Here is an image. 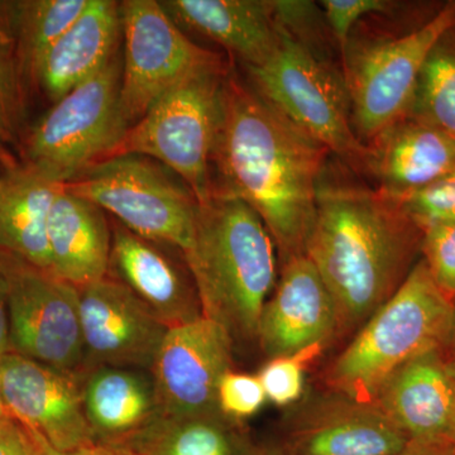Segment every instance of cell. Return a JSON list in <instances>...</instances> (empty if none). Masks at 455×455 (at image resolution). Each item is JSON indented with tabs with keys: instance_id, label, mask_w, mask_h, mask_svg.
I'll return each instance as SVG.
<instances>
[{
	"instance_id": "cell-1",
	"label": "cell",
	"mask_w": 455,
	"mask_h": 455,
	"mask_svg": "<svg viewBox=\"0 0 455 455\" xmlns=\"http://www.w3.org/2000/svg\"><path fill=\"white\" fill-rule=\"evenodd\" d=\"M329 154L230 68L212 160L214 196L259 215L281 263L307 252Z\"/></svg>"
},
{
	"instance_id": "cell-2",
	"label": "cell",
	"mask_w": 455,
	"mask_h": 455,
	"mask_svg": "<svg viewBox=\"0 0 455 455\" xmlns=\"http://www.w3.org/2000/svg\"><path fill=\"white\" fill-rule=\"evenodd\" d=\"M423 229L379 188L323 185L307 244L333 296L339 334L358 331L421 259Z\"/></svg>"
},
{
	"instance_id": "cell-3",
	"label": "cell",
	"mask_w": 455,
	"mask_h": 455,
	"mask_svg": "<svg viewBox=\"0 0 455 455\" xmlns=\"http://www.w3.org/2000/svg\"><path fill=\"white\" fill-rule=\"evenodd\" d=\"M277 248L251 206L227 196L200 205L185 259L203 316L223 326L235 346L257 344L263 307L278 280Z\"/></svg>"
},
{
	"instance_id": "cell-4",
	"label": "cell",
	"mask_w": 455,
	"mask_h": 455,
	"mask_svg": "<svg viewBox=\"0 0 455 455\" xmlns=\"http://www.w3.org/2000/svg\"><path fill=\"white\" fill-rule=\"evenodd\" d=\"M453 311L454 301L419 259L390 300L325 368V385L331 392L372 403L398 368L433 350H444Z\"/></svg>"
},
{
	"instance_id": "cell-5",
	"label": "cell",
	"mask_w": 455,
	"mask_h": 455,
	"mask_svg": "<svg viewBox=\"0 0 455 455\" xmlns=\"http://www.w3.org/2000/svg\"><path fill=\"white\" fill-rule=\"evenodd\" d=\"M277 49L267 61L247 66L245 80L254 92L331 154L361 173H368L371 151L358 139L343 73L309 44L283 27Z\"/></svg>"
},
{
	"instance_id": "cell-6",
	"label": "cell",
	"mask_w": 455,
	"mask_h": 455,
	"mask_svg": "<svg viewBox=\"0 0 455 455\" xmlns=\"http://www.w3.org/2000/svg\"><path fill=\"white\" fill-rule=\"evenodd\" d=\"M226 61L188 75L125 134L119 154L146 156L172 171L204 205L214 196L212 160L223 116Z\"/></svg>"
},
{
	"instance_id": "cell-7",
	"label": "cell",
	"mask_w": 455,
	"mask_h": 455,
	"mask_svg": "<svg viewBox=\"0 0 455 455\" xmlns=\"http://www.w3.org/2000/svg\"><path fill=\"white\" fill-rule=\"evenodd\" d=\"M65 187L97 204L136 235L182 253L193 247L200 204L176 173L152 158L114 155Z\"/></svg>"
},
{
	"instance_id": "cell-8",
	"label": "cell",
	"mask_w": 455,
	"mask_h": 455,
	"mask_svg": "<svg viewBox=\"0 0 455 455\" xmlns=\"http://www.w3.org/2000/svg\"><path fill=\"white\" fill-rule=\"evenodd\" d=\"M455 27V0L403 35L349 40L343 76L358 139L367 145L410 112L425 61L443 35Z\"/></svg>"
},
{
	"instance_id": "cell-9",
	"label": "cell",
	"mask_w": 455,
	"mask_h": 455,
	"mask_svg": "<svg viewBox=\"0 0 455 455\" xmlns=\"http://www.w3.org/2000/svg\"><path fill=\"white\" fill-rule=\"evenodd\" d=\"M122 52L53 104L25 137V163L70 181L118 152L130 124L121 106Z\"/></svg>"
},
{
	"instance_id": "cell-10",
	"label": "cell",
	"mask_w": 455,
	"mask_h": 455,
	"mask_svg": "<svg viewBox=\"0 0 455 455\" xmlns=\"http://www.w3.org/2000/svg\"><path fill=\"white\" fill-rule=\"evenodd\" d=\"M0 269L7 283L12 352L85 374L77 287L2 250Z\"/></svg>"
},
{
	"instance_id": "cell-11",
	"label": "cell",
	"mask_w": 455,
	"mask_h": 455,
	"mask_svg": "<svg viewBox=\"0 0 455 455\" xmlns=\"http://www.w3.org/2000/svg\"><path fill=\"white\" fill-rule=\"evenodd\" d=\"M121 18V106L130 128L173 85L224 61L191 41L157 0H124Z\"/></svg>"
},
{
	"instance_id": "cell-12",
	"label": "cell",
	"mask_w": 455,
	"mask_h": 455,
	"mask_svg": "<svg viewBox=\"0 0 455 455\" xmlns=\"http://www.w3.org/2000/svg\"><path fill=\"white\" fill-rule=\"evenodd\" d=\"M235 341L208 317L167 331L151 373L164 419L224 418L218 387L232 371Z\"/></svg>"
},
{
	"instance_id": "cell-13",
	"label": "cell",
	"mask_w": 455,
	"mask_h": 455,
	"mask_svg": "<svg viewBox=\"0 0 455 455\" xmlns=\"http://www.w3.org/2000/svg\"><path fill=\"white\" fill-rule=\"evenodd\" d=\"M0 379L7 414L51 447L70 451L98 443L84 411V374L11 352L0 357Z\"/></svg>"
},
{
	"instance_id": "cell-14",
	"label": "cell",
	"mask_w": 455,
	"mask_h": 455,
	"mask_svg": "<svg viewBox=\"0 0 455 455\" xmlns=\"http://www.w3.org/2000/svg\"><path fill=\"white\" fill-rule=\"evenodd\" d=\"M85 367L151 370L166 325L124 284L104 277L77 287Z\"/></svg>"
},
{
	"instance_id": "cell-15",
	"label": "cell",
	"mask_w": 455,
	"mask_h": 455,
	"mask_svg": "<svg viewBox=\"0 0 455 455\" xmlns=\"http://www.w3.org/2000/svg\"><path fill=\"white\" fill-rule=\"evenodd\" d=\"M337 334V305L313 262L307 254L284 260L260 315V350L269 359L298 357L309 362Z\"/></svg>"
},
{
	"instance_id": "cell-16",
	"label": "cell",
	"mask_w": 455,
	"mask_h": 455,
	"mask_svg": "<svg viewBox=\"0 0 455 455\" xmlns=\"http://www.w3.org/2000/svg\"><path fill=\"white\" fill-rule=\"evenodd\" d=\"M281 444L291 455H396L410 440L373 403L331 391L291 415Z\"/></svg>"
},
{
	"instance_id": "cell-17",
	"label": "cell",
	"mask_w": 455,
	"mask_h": 455,
	"mask_svg": "<svg viewBox=\"0 0 455 455\" xmlns=\"http://www.w3.org/2000/svg\"><path fill=\"white\" fill-rule=\"evenodd\" d=\"M110 224L113 241L108 277L128 287L169 329L203 317L184 253L136 235L113 218Z\"/></svg>"
},
{
	"instance_id": "cell-18",
	"label": "cell",
	"mask_w": 455,
	"mask_h": 455,
	"mask_svg": "<svg viewBox=\"0 0 455 455\" xmlns=\"http://www.w3.org/2000/svg\"><path fill=\"white\" fill-rule=\"evenodd\" d=\"M372 403L410 443L455 447V379L444 350H433L398 368Z\"/></svg>"
},
{
	"instance_id": "cell-19",
	"label": "cell",
	"mask_w": 455,
	"mask_h": 455,
	"mask_svg": "<svg viewBox=\"0 0 455 455\" xmlns=\"http://www.w3.org/2000/svg\"><path fill=\"white\" fill-rule=\"evenodd\" d=\"M368 173L386 196H405L455 169V140L435 125L403 116L367 143Z\"/></svg>"
},
{
	"instance_id": "cell-20",
	"label": "cell",
	"mask_w": 455,
	"mask_h": 455,
	"mask_svg": "<svg viewBox=\"0 0 455 455\" xmlns=\"http://www.w3.org/2000/svg\"><path fill=\"white\" fill-rule=\"evenodd\" d=\"M185 33L215 42L244 68L267 61L280 41L274 2L266 0H163Z\"/></svg>"
},
{
	"instance_id": "cell-21",
	"label": "cell",
	"mask_w": 455,
	"mask_h": 455,
	"mask_svg": "<svg viewBox=\"0 0 455 455\" xmlns=\"http://www.w3.org/2000/svg\"><path fill=\"white\" fill-rule=\"evenodd\" d=\"M121 3L89 0L85 9L47 51L36 76L51 103L86 82L121 52Z\"/></svg>"
},
{
	"instance_id": "cell-22",
	"label": "cell",
	"mask_w": 455,
	"mask_h": 455,
	"mask_svg": "<svg viewBox=\"0 0 455 455\" xmlns=\"http://www.w3.org/2000/svg\"><path fill=\"white\" fill-rule=\"evenodd\" d=\"M84 411L98 442L128 445L163 420L149 371L98 367L84 374Z\"/></svg>"
},
{
	"instance_id": "cell-23",
	"label": "cell",
	"mask_w": 455,
	"mask_h": 455,
	"mask_svg": "<svg viewBox=\"0 0 455 455\" xmlns=\"http://www.w3.org/2000/svg\"><path fill=\"white\" fill-rule=\"evenodd\" d=\"M51 272L85 286L108 276L112 252V224L107 212L65 187L52 204L47 226Z\"/></svg>"
},
{
	"instance_id": "cell-24",
	"label": "cell",
	"mask_w": 455,
	"mask_h": 455,
	"mask_svg": "<svg viewBox=\"0 0 455 455\" xmlns=\"http://www.w3.org/2000/svg\"><path fill=\"white\" fill-rule=\"evenodd\" d=\"M64 185L27 163L0 171V250L51 271L47 226Z\"/></svg>"
},
{
	"instance_id": "cell-25",
	"label": "cell",
	"mask_w": 455,
	"mask_h": 455,
	"mask_svg": "<svg viewBox=\"0 0 455 455\" xmlns=\"http://www.w3.org/2000/svg\"><path fill=\"white\" fill-rule=\"evenodd\" d=\"M89 0H17L13 25L18 60L27 90L36 86L42 60L82 14Z\"/></svg>"
},
{
	"instance_id": "cell-26",
	"label": "cell",
	"mask_w": 455,
	"mask_h": 455,
	"mask_svg": "<svg viewBox=\"0 0 455 455\" xmlns=\"http://www.w3.org/2000/svg\"><path fill=\"white\" fill-rule=\"evenodd\" d=\"M140 443L146 455H239L245 444L226 418L163 419Z\"/></svg>"
},
{
	"instance_id": "cell-27",
	"label": "cell",
	"mask_w": 455,
	"mask_h": 455,
	"mask_svg": "<svg viewBox=\"0 0 455 455\" xmlns=\"http://www.w3.org/2000/svg\"><path fill=\"white\" fill-rule=\"evenodd\" d=\"M409 116L455 140V27L440 37L427 56Z\"/></svg>"
},
{
	"instance_id": "cell-28",
	"label": "cell",
	"mask_w": 455,
	"mask_h": 455,
	"mask_svg": "<svg viewBox=\"0 0 455 455\" xmlns=\"http://www.w3.org/2000/svg\"><path fill=\"white\" fill-rule=\"evenodd\" d=\"M26 88L18 60L13 25V2L0 0V139H20L26 119Z\"/></svg>"
},
{
	"instance_id": "cell-29",
	"label": "cell",
	"mask_w": 455,
	"mask_h": 455,
	"mask_svg": "<svg viewBox=\"0 0 455 455\" xmlns=\"http://www.w3.org/2000/svg\"><path fill=\"white\" fill-rule=\"evenodd\" d=\"M396 200L421 229L455 223V169Z\"/></svg>"
},
{
	"instance_id": "cell-30",
	"label": "cell",
	"mask_w": 455,
	"mask_h": 455,
	"mask_svg": "<svg viewBox=\"0 0 455 455\" xmlns=\"http://www.w3.org/2000/svg\"><path fill=\"white\" fill-rule=\"evenodd\" d=\"M421 259L434 283L455 301V223L423 229Z\"/></svg>"
},
{
	"instance_id": "cell-31",
	"label": "cell",
	"mask_w": 455,
	"mask_h": 455,
	"mask_svg": "<svg viewBox=\"0 0 455 455\" xmlns=\"http://www.w3.org/2000/svg\"><path fill=\"white\" fill-rule=\"evenodd\" d=\"M267 397L259 376L229 371L218 387V406L227 420L252 418L265 405Z\"/></svg>"
},
{
	"instance_id": "cell-32",
	"label": "cell",
	"mask_w": 455,
	"mask_h": 455,
	"mask_svg": "<svg viewBox=\"0 0 455 455\" xmlns=\"http://www.w3.org/2000/svg\"><path fill=\"white\" fill-rule=\"evenodd\" d=\"M305 359L271 358L259 376L267 401L277 406H289L300 400L305 390Z\"/></svg>"
},
{
	"instance_id": "cell-33",
	"label": "cell",
	"mask_w": 455,
	"mask_h": 455,
	"mask_svg": "<svg viewBox=\"0 0 455 455\" xmlns=\"http://www.w3.org/2000/svg\"><path fill=\"white\" fill-rule=\"evenodd\" d=\"M325 20L341 55L348 46L350 33L362 18L376 13H388L396 4L387 0H324Z\"/></svg>"
},
{
	"instance_id": "cell-34",
	"label": "cell",
	"mask_w": 455,
	"mask_h": 455,
	"mask_svg": "<svg viewBox=\"0 0 455 455\" xmlns=\"http://www.w3.org/2000/svg\"><path fill=\"white\" fill-rule=\"evenodd\" d=\"M0 455H41L37 440L12 416L0 418Z\"/></svg>"
},
{
	"instance_id": "cell-35",
	"label": "cell",
	"mask_w": 455,
	"mask_h": 455,
	"mask_svg": "<svg viewBox=\"0 0 455 455\" xmlns=\"http://www.w3.org/2000/svg\"><path fill=\"white\" fill-rule=\"evenodd\" d=\"M36 440H37L38 447H40L41 455H146L140 449L131 447V445H116L107 444V443H94L86 447L75 449L70 451H57V449L51 447L49 443L46 442L38 434L33 433Z\"/></svg>"
},
{
	"instance_id": "cell-36",
	"label": "cell",
	"mask_w": 455,
	"mask_h": 455,
	"mask_svg": "<svg viewBox=\"0 0 455 455\" xmlns=\"http://www.w3.org/2000/svg\"><path fill=\"white\" fill-rule=\"evenodd\" d=\"M11 352L7 283H5L4 275L0 269V357Z\"/></svg>"
},
{
	"instance_id": "cell-37",
	"label": "cell",
	"mask_w": 455,
	"mask_h": 455,
	"mask_svg": "<svg viewBox=\"0 0 455 455\" xmlns=\"http://www.w3.org/2000/svg\"><path fill=\"white\" fill-rule=\"evenodd\" d=\"M396 455H455V447H431L410 443L403 451Z\"/></svg>"
},
{
	"instance_id": "cell-38",
	"label": "cell",
	"mask_w": 455,
	"mask_h": 455,
	"mask_svg": "<svg viewBox=\"0 0 455 455\" xmlns=\"http://www.w3.org/2000/svg\"><path fill=\"white\" fill-rule=\"evenodd\" d=\"M239 455H291L283 444H247Z\"/></svg>"
},
{
	"instance_id": "cell-39",
	"label": "cell",
	"mask_w": 455,
	"mask_h": 455,
	"mask_svg": "<svg viewBox=\"0 0 455 455\" xmlns=\"http://www.w3.org/2000/svg\"><path fill=\"white\" fill-rule=\"evenodd\" d=\"M20 164L14 157L13 154L9 151L7 143L0 139V167L2 170L12 169V167L17 166Z\"/></svg>"
},
{
	"instance_id": "cell-40",
	"label": "cell",
	"mask_w": 455,
	"mask_h": 455,
	"mask_svg": "<svg viewBox=\"0 0 455 455\" xmlns=\"http://www.w3.org/2000/svg\"><path fill=\"white\" fill-rule=\"evenodd\" d=\"M444 355L448 359H455V301L453 320H451V331H449L447 344H445Z\"/></svg>"
},
{
	"instance_id": "cell-41",
	"label": "cell",
	"mask_w": 455,
	"mask_h": 455,
	"mask_svg": "<svg viewBox=\"0 0 455 455\" xmlns=\"http://www.w3.org/2000/svg\"><path fill=\"white\" fill-rule=\"evenodd\" d=\"M4 416H8V414L7 410H5L4 400H3L2 379H0V418H4Z\"/></svg>"
},
{
	"instance_id": "cell-42",
	"label": "cell",
	"mask_w": 455,
	"mask_h": 455,
	"mask_svg": "<svg viewBox=\"0 0 455 455\" xmlns=\"http://www.w3.org/2000/svg\"><path fill=\"white\" fill-rule=\"evenodd\" d=\"M449 366H451V373H453L455 379V359H448Z\"/></svg>"
}]
</instances>
